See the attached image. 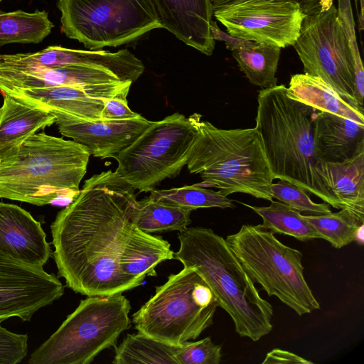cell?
<instances>
[{
  "mask_svg": "<svg viewBox=\"0 0 364 364\" xmlns=\"http://www.w3.org/2000/svg\"><path fill=\"white\" fill-rule=\"evenodd\" d=\"M197 121L198 134L187 163L205 188H216L225 196L241 193L272 200L274 180L262 138L255 128L224 129Z\"/></svg>",
  "mask_w": 364,
  "mask_h": 364,
  "instance_id": "5b68a950",
  "label": "cell"
},
{
  "mask_svg": "<svg viewBox=\"0 0 364 364\" xmlns=\"http://www.w3.org/2000/svg\"><path fill=\"white\" fill-rule=\"evenodd\" d=\"M304 73L319 77L354 107L364 111L355 96L354 60L338 9L306 16L293 45Z\"/></svg>",
  "mask_w": 364,
  "mask_h": 364,
  "instance_id": "8fae6325",
  "label": "cell"
},
{
  "mask_svg": "<svg viewBox=\"0 0 364 364\" xmlns=\"http://www.w3.org/2000/svg\"><path fill=\"white\" fill-rule=\"evenodd\" d=\"M213 16L234 37L280 48L293 46L306 16L292 2H262L215 9Z\"/></svg>",
  "mask_w": 364,
  "mask_h": 364,
  "instance_id": "7c38bea8",
  "label": "cell"
},
{
  "mask_svg": "<svg viewBox=\"0 0 364 364\" xmlns=\"http://www.w3.org/2000/svg\"><path fill=\"white\" fill-rule=\"evenodd\" d=\"M122 81L124 80L109 70L87 65L36 68L0 66V92L59 86L87 87Z\"/></svg>",
  "mask_w": 364,
  "mask_h": 364,
  "instance_id": "e0dca14e",
  "label": "cell"
},
{
  "mask_svg": "<svg viewBox=\"0 0 364 364\" xmlns=\"http://www.w3.org/2000/svg\"><path fill=\"white\" fill-rule=\"evenodd\" d=\"M1 94L4 102L0 107V158L37 131L55 122V117L48 111L8 94Z\"/></svg>",
  "mask_w": 364,
  "mask_h": 364,
  "instance_id": "44dd1931",
  "label": "cell"
},
{
  "mask_svg": "<svg viewBox=\"0 0 364 364\" xmlns=\"http://www.w3.org/2000/svg\"><path fill=\"white\" fill-rule=\"evenodd\" d=\"M226 241L254 283L299 316L320 309L304 276L302 254L260 225H243Z\"/></svg>",
  "mask_w": 364,
  "mask_h": 364,
  "instance_id": "ba28073f",
  "label": "cell"
},
{
  "mask_svg": "<svg viewBox=\"0 0 364 364\" xmlns=\"http://www.w3.org/2000/svg\"><path fill=\"white\" fill-rule=\"evenodd\" d=\"M140 115L129 107L127 100L112 98L105 101L101 114V120H124L136 118Z\"/></svg>",
  "mask_w": 364,
  "mask_h": 364,
  "instance_id": "8d00e7d4",
  "label": "cell"
},
{
  "mask_svg": "<svg viewBox=\"0 0 364 364\" xmlns=\"http://www.w3.org/2000/svg\"><path fill=\"white\" fill-rule=\"evenodd\" d=\"M360 4V10L358 12V28L361 31L363 29V0H358Z\"/></svg>",
  "mask_w": 364,
  "mask_h": 364,
  "instance_id": "ab89813d",
  "label": "cell"
},
{
  "mask_svg": "<svg viewBox=\"0 0 364 364\" xmlns=\"http://www.w3.org/2000/svg\"><path fill=\"white\" fill-rule=\"evenodd\" d=\"M262 2H292L297 4L306 16H313L328 9L333 0H222L213 6L215 9H223Z\"/></svg>",
  "mask_w": 364,
  "mask_h": 364,
  "instance_id": "d590c367",
  "label": "cell"
},
{
  "mask_svg": "<svg viewBox=\"0 0 364 364\" xmlns=\"http://www.w3.org/2000/svg\"><path fill=\"white\" fill-rule=\"evenodd\" d=\"M318 111L290 97L284 85L263 88L258 91L255 128L274 179L289 181L341 209L318 173L314 139Z\"/></svg>",
  "mask_w": 364,
  "mask_h": 364,
  "instance_id": "7a4b0ae2",
  "label": "cell"
},
{
  "mask_svg": "<svg viewBox=\"0 0 364 364\" xmlns=\"http://www.w3.org/2000/svg\"><path fill=\"white\" fill-rule=\"evenodd\" d=\"M215 296L197 272L184 267L156 287L154 295L132 315L138 332L180 346L196 339L213 323Z\"/></svg>",
  "mask_w": 364,
  "mask_h": 364,
  "instance_id": "52a82bcc",
  "label": "cell"
},
{
  "mask_svg": "<svg viewBox=\"0 0 364 364\" xmlns=\"http://www.w3.org/2000/svg\"><path fill=\"white\" fill-rule=\"evenodd\" d=\"M194 113L185 117L178 112L152 123L113 158L115 171L135 190L151 192L164 180L178 176L187 164L198 134Z\"/></svg>",
  "mask_w": 364,
  "mask_h": 364,
  "instance_id": "9c48e42d",
  "label": "cell"
},
{
  "mask_svg": "<svg viewBox=\"0 0 364 364\" xmlns=\"http://www.w3.org/2000/svg\"><path fill=\"white\" fill-rule=\"evenodd\" d=\"M116 53L103 50H75L60 46H48L36 52L1 54L0 66L14 68H57L79 65L114 70L117 65Z\"/></svg>",
  "mask_w": 364,
  "mask_h": 364,
  "instance_id": "ffe728a7",
  "label": "cell"
},
{
  "mask_svg": "<svg viewBox=\"0 0 364 364\" xmlns=\"http://www.w3.org/2000/svg\"><path fill=\"white\" fill-rule=\"evenodd\" d=\"M262 364L270 363H299V364H312L311 361L306 360L301 356L291 352L274 348L266 354Z\"/></svg>",
  "mask_w": 364,
  "mask_h": 364,
  "instance_id": "f35d334b",
  "label": "cell"
},
{
  "mask_svg": "<svg viewBox=\"0 0 364 364\" xmlns=\"http://www.w3.org/2000/svg\"><path fill=\"white\" fill-rule=\"evenodd\" d=\"M172 259L174 252L167 240L136 226L121 256L119 267L124 274L144 280L146 277L156 276L159 263Z\"/></svg>",
  "mask_w": 364,
  "mask_h": 364,
  "instance_id": "cb8c5ba5",
  "label": "cell"
},
{
  "mask_svg": "<svg viewBox=\"0 0 364 364\" xmlns=\"http://www.w3.org/2000/svg\"><path fill=\"white\" fill-rule=\"evenodd\" d=\"M176 357L178 364H219L221 346L215 345L210 337L198 341H188L180 345Z\"/></svg>",
  "mask_w": 364,
  "mask_h": 364,
  "instance_id": "d6a6232c",
  "label": "cell"
},
{
  "mask_svg": "<svg viewBox=\"0 0 364 364\" xmlns=\"http://www.w3.org/2000/svg\"><path fill=\"white\" fill-rule=\"evenodd\" d=\"M0 321V364H17L27 355V334L6 329Z\"/></svg>",
  "mask_w": 364,
  "mask_h": 364,
  "instance_id": "836d02e7",
  "label": "cell"
},
{
  "mask_svg": "<svg viewBox=\"0 0 364 364\" xmlns=\"http://www.w3.org/2000/svg\"><path fill=\"white\" fill-rule=\"evenodd\" d=\"M55 118L59 132L84 146L90 155L113 158L132 144L152 123L141 115L124 120L88 121L57 110H47Z\"/></svg>",
  "mask_w": 364,
  "mask_h": 364,
  "instance_id": "9a60e30c",
  "label": "cell"
},
{
  "mask_svg": "<svg viewBox=\"0 0 364 364\" xmlns=\"http://www.w3.org/2000/svg\"><path fill=\"white\" fill-rule=\"evenodd\" d=\"M272 198L310 215H323L331 213L326 203H316L311 200L307 192L300 187L284 180L273 183L271 188Z\"/></svg>",
  "mask_w": 364,
  "mask_h": 364,
  "instance_id": "1f68e13d",
  "label": "cell"
},
{
  "mask_svg": "<svg viewBox=\"0 0 364 364\" xmlns=\"http://www.w3.org/2000/svg\"><path fill=\"white\" fill-rule=\"evenodd\" d=\"M287 88V95L298 102L364 124L363 111L351 105L319 77L306 73L292 75Z\"/></svg>",
  "mask_w": 364,
  "mask_h": 364,
  "instance_id": "603a6c76",
  "label": "cell"
},
{
  "mask_svg": "<svg viewBox=\"0 0 364 364\" xmlns=\"http://www.w3.org/2000/svg\"><path fill=\"white\" fill-rule=\"evenodd\" d=\"M222 0H209L213 7L217 4H218Z\"/></svg>",
  "mask_w": 364,
  "mask_h": 364,
  "instance_id": "60d3db41",
  "label": "cell"
},
{
  "mask_svg": "<svg viewBox=\"0 0 364 364\" xmlns=\"http://www.w3.org/2000/svg\"><path fill=\"white\" fill-rule=\"evenodd\" d=\"M314 139L320 162H343L364 151V124L318 111L314 122Z\"/></svg>",
  "mask_w": 364,
  "mask_h": 364,
  "instance_id": "d6986e66",
  "label": "cell"
},
{
  "mask_svg": "<svg viewBox=\"0 0 364 364\" xmlns=\"http://www.w3.org/2000/svg\"><path fill=\"white\" fill-rule=\"evenodd\" d=\"M210 29L213 40L224 41L226 48L231 51L253 46L256 43L236 38L223 32L213 21L210 22Z\"/></svg>",
  "mask_w": 364,
  "mask_h": 364,
  "instance_id": "74e56055",
  "label": "cell"
},
{
  "mask_svg": "<svg viewBox=\"0 0 364 364\" xmlns=\"http://www.w3.org/2000/svg\"><path fill=\"white\" fill-rule=\"evenodd\" d=\"M318 173L341 209L364 220V151L340 163L321 161Z\"/></svg>",
  "mask_w": 364,
  "mask_h": 364,
  "instance_id": "7402d4cb",
  "label": "cell"
},
{
  "mask_svg": "<svg viewBox=\"0 0 364 364\" xmlns=\"http://www.w3.org/2000/svg\"><path fill=\"white\" fill-rule=\"evenodd\" d=\"M316 230L320 239H324L337 249L356 241L363 242V223L346 208L336 213L304 215Z\"/></svg>",
  "mask_w": 364,
  "mask_h": 364,
  "instance_id": "f546056e",
  "label": "cell"
},
{
  "mask_svg": "<svg viewBox=\"0 0 364 364\" xmlns=\"http://www.w3.org/2000/svg\"><path fill=\"white\" fill-rule=\"evenodd\" d=\"M3 0H0V3Z\"/></svg>",
  "mask_w": 364,
  "mask_h": 364,
  "instance_id": "7bdbcfd3",
  "label": "cell"
},
{
  "mask_svg": "<svg viewBox=\"0 0 364 364\" xmlns=\"http://www.w3.org/2000/svg\"><path fill=\"white\" fill-rule=\"evenodd\" d=\"M149 197L156 201L191 210L198 208H233L235 205L220 191H215L193 184L169 189H154Z\"/></svg>",
  "mask_w": 364,
  "mask_h": 364,
  "instance_id": "4dcf8cb0",
  "label": "cell"
},
{
  "mask_svg": "<svg viewBox=\"0 0 364 364\" xmlns=\"http://www.w3.org/2000/svg\"><path fill=\"white\" fill-rule=\"evenodd\" d=\"M135 189L115 171L87 179L50 225L58 277L85 296L122 294L144 280L124 274L119 262L136 225Z\"/></svg>",
  "mask_w": 364,
  "mask_h": 364,
  "instance_id": "6da1fadb",
  "label": "cell"
},
{
  "mask_svg": "<svg viewBox=\"0 0 364 364\" xmlns=\"http://www.w3.org/2000/svg\"><path fill=\"white\" fill-rule=\"evenodd\" d=\"M281 48L255 43L235 50L232 55L251 84L263 88L277 85V73Z\"/></svg>",
  "mask_w": 364,
  "mask_h": 364,
  "instance_id": "83f0119b",
  "label": "cell"
},
{
  "mask_svg": "<svg viewBox=\"0 0 364 364\" xmlns=\"http://www.w3.org/2000/svg\"><path fill=\"white\" fill-rule=\"evenodd\" d=\"M161 28L198 51L211 55L215 48L210 29L213 7L209 0H154Z\"/></svg>",
  "mask_w": 364,
  "mask_h": 364,
  "instance_id": "ac0fdd59",
  "label": "cell"
},
{
  "mask_svg": "<svg viewBox=\"0 0 364 364\" xmlns=\"http://www.w3.org/2000/svg\"><path fill=\"white\" fill-rule=\"evenodd\" d=\"M61 31L90 50L134 41L161 25L154 0H58Z\"/></svg>",
  "mask_w": 364,
  "mask_h": 364,
  "instance_id": "30bf717a",
  "label": "cell"
},
{
  "mask_svg": "<svg viewBox=\"0 0 364 364\" xmlns=\"http://www.w3.org/2000/svg\"><path fill=\"white\" fill-rule=\"evenodd\" d=\"M193 210L166 204L151 199L149 196L135 202L131 221L146 233L182 231L191 223Z\"/></svg>",
  "mask_w": 364,
  "mask_h": 364,
  "instance_id": "d4e9b609",
  "label": "cell"
},
{
  "mask_svg": "<svg viewBox=\"0 0 364 364\" xmlns=\"http://www.w3.org/2000/svg\"><path fill=\"white\" fill-rule=\"evenodd\" d=\"M90 156L73 140L36 133L0 158V198L38 206L75 198Z\"/></svg>",
  "mask_w": 364,
  "mask_h": 364,
  "instance_id": "277c9868",
  "label": "cell"
},
{
  "mask_svg": "<svg viewBox=\"0 0 364 364\" xmlns=\"http://www.w3.org/2000/svg\"><path fill=\"white\" fill-rule=\"evenodd\" d=\"M269 206H255L241 203L262 218L260 225L273 233L289 235L299 241L320 238L301 212L280 202L271 200Z\"/></svg>",
  "mask_w": 364,
  "mask_h": 364,
  "instance_id": "f1b7e54d",
  "label": "cell"
},
{
  "mask_svg": "<svg viewBox=\"0 0 364 364\" xmlns=\"http://www.w3.org/2000/svg\"><path fill=\"white\" fill-rule=\"evenodd\" d=\"M131 81L98 84L87 87L59 86L48 88L17 89L1 92L26 103L57 110L88 121L101 120L105 101L127 100Z\"/></svg>",
  "mask_w": 364,
  "mask_h": 364,
  "instance_id": "5bb4252c",
  "label": "cell"
},
{
  "mask_svg": "<svg viewBox=\"0 0 364 364\" xmlns=\"http://www.w3.org/2000/svg\"><path fill=\"white\" fill-rule=\"evenodd\" d=\"M174 259L194 269L232 318L236 333L257 341L273 328V308L259 294L228 242L210 228H186L178 235Z\"/></svg>",
  "mask_w": 364,
  "mask_h": 364,
  "instance_id": "3957f363",
  "label": "cell"
},
{
  "mask_svg": "<svg viewBox=\"0 0 364 364\" xmlns=\"http://www.w3.org/2000/svg\"><path fill=\"white\" fill-rule=\"evenodd\" d=\"M64 294L58 277L0 253V321L17 317L30 321L39 309Z\"/></svg>",
  "mask_w": 364,
  "mask_h": 364,
  "instance_id": "4fadbf2b",
  "label": "cell"
},
{
  "mask_svg": "<svg viewBox=\"0 0 364 364\" xmlns=\"http://www.w3.org/2000/svg\"><path fill=\"white\" fill-rule=\"evenodd\" d=\"M180 346H174L139 332L127 334L114 347L112 363L178 364L176 357Z\"/></svg>",
  "mask_w": 364,
  "mask_h": 364,
  "instance_id": "4316f807",
  "label": "cell"
},
{
  "mask_svg": "<svg viewBox=\"0 0 364 364\" xmlns=\"http://www.w3.org/2000/svg\"><path fill=\"white\" fill-rule=\"evenodd\" d=\"M131 305L122 294L88 296L31 355L29 364H89L114 348L131 326Z\"/></svg>",
  "mask_w": 364,
  "mask_h": 364,
  "instance_id": "8992f818",
  "label": "cell"
},
{
  "mask_svg": "<svg viewBox=\"0 0 364 364\" xmlns=\"http://www.w3.org/2000/svg\"><path fill=\"white\" fill-rule=\"evenodd\" d=\"M338 14L350 43L354 60L355 80L364 79V70L355 37V23L350 0H338Z\"/></svg>",
  "mask_w": 364,
  "mask_h": 364,
  "instance_id": "e575fe53",
  "label": "cell"
},
{
  "mask_svg": "<svg viewBox=\"0 0 364 364\" xmlns=\"http://www.w3.org/2000/svg\"><path fill=\"white\" fill-rule=\"evenodd\" d=\"M356 9L358 10V0H354Z\"/></svg>",
  "mask_w": 364,
  "mask_h": 364,
  "instance_id": "b9f144b4",
  "label": "cell"
},
{
  "mask_svg": "<svg viewBox=\"0 0 364 364\" xmlns=\"http://www.w3.org/2000/svg\"><path fill=\"white\" fill-rule=\"evenodd\" d=\"M53 27L46 11H0V47L13 43H38Z\"/></svg>",
  "mask_w": 364,
  "mask_h": 364,
  "instance_id": "484cf974",
  "label": "cell"
},
{
  "mask_svg": "<svg viewBox=\"0 0 364 364\" xmlns=\"http://www.w3.org/2000/svg\"><path fill=\"white\" fill-rule=\"evenodd\" d=\"M0 253L43 268L52 255L41 225L21 207L0 203Z\"/></svg>",
  "mask_w": 364,
  "mask_h": 364,
  "instance_id": "2e32d148",
  "label": "cell"
}]
</instances>
